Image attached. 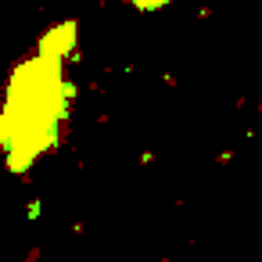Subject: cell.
<instances>
[{"label":"cell","instance_id":"1","mask_svg":"<svg viewBox=\"0 0 262 262\" xmlns=\"http://www.w3.org/2000/svg\"><path fill=\"white\" fill-rule=\"evenodd\" d=\"M79 22H51L33 47L8 69L0 83V165L8 176L26 180L33 169L58 155L69 140L76 112Z\"/></svg>","mask_w":262,"mask_h":262},{"label":"cell","instance_id":"2","mask_svg":"<svg viewBox=\"0 0 262 262\" xmlns=\"http://www.w3.org/2000/svg\"><path fill=\"white\" fill-rule=\"evenodd\" d=\"M104 4H122V8H133V11H140V15H155V11L176 8L180 0H104Z\"/></svg>","mask_w":262,"mask_h":262}]
</instances>
